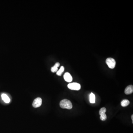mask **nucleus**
I'll list each match as a JSON object with an SVG mask.
<instances>
[{"label":"nucleus","instance_id":"39448f33","mask_svg":"<svg viewBox=\"0 0 133 133\" xmlns=\"http://www.w3.org/2000/svg\"><path fill=\"white\" fill-rule=\"evenodd\" d=\"M42 99L40 98H37L35 99L33 102V107L34 108H38L40 107L41 105L42 104Z\"/></svg>","mask_w":133,"mask_h":133},{"label":"nucleus","instance_id":"20e7f679","mask_svg":"<svg viewBox=\"0 0 133 133\" xmlns=\"http://www.w3.org/2000/svg\"><path fill=\"white\" fill-rule=\"evenodd\" d=\"M106 112V109L105 108L103 107L100 110L99 114L100 115L101 120L102 121H105L107 119V116L105 114Z\"/></svg>","mask_w":133,"mask_h":133},{"label":"nucleus","instance_id":"ddd939ff","mask_svg":"<svg viewBox=\"0 0 133 133\" xmlns=\"http://www.w3.org/2000/svg\"><path fill=\"white\" fill-rule=\"evenodd\" d=\"M131 118H132V123H133V115H132Z\"/></svg>","mask_w":133,"mask_h":133},{"label":"nucleus","instance_id":"7ed1b4c3","mask_svg":"<svg viewBox=\"0 0 133 133\" xmlns=\"http://www.w3.org/2000/svg\"><path fill=\"white\" fill-rule=\"evenodd\" d=\"M68 87L70 90H79L81 89V85L79 84L76 83H73L69 84Z\"/></svg>","mask_w":133,"mask_h":133},{"label":"nucleus","instance_id":"f257e3e1","mask_svg":"<svg viewBox=\"0 0 133 133\" xmlns=\"http://www.w3.org/2000/svg\"><path fill=\"white\" fill-rule=\"evenodd\" d=\"M60 107L63 109L71 110L72 108V105L71 101L67 99L62 100L60 103Z\"/></svg>","mask_w":133,"mask_h":133},{"label":"nucleus","instance_id":"0eeeda50","mask_svg":"<svg viewBox=\"0 0 133 133\" xmlns=\"http://www.w3.org/2000/svg\"><path fill=\"white\" fill-rule=\"evenodd\" d=\"M133 92V86L132 85H129L126 88L125 90V93L126 95L131 94Z\"/></svg>","mask_w":133,"mask_h":133},{"label":"nucleus","instance_id":"1a4fd4ad","mask_svg":"<svg viewBox=\"0 0 133 133\" xmlns=\"http://www.w3.org/2000/svg\"><path fill=\"white\" fill-rule=\"evenodd\" d=\"M60 65V64L59 63H56L55 65L53 66V67H51V72H55L57 71L58 68L59 67Z\"/></svg>","mask_w":133,"mask_h":133},{"label":"nucleus","instance_id":"9d476101","mask_svg":"<svg viewBox=\"0 0 133 133\" xmlns=\"http://www.w3.org/2000/svg\"><path fill=\"white\" fill-rule=\"evenodd\" d=\"M130 103V102L128 100L125 99L123 100L121 102V105L122 107H126L128 106Z\"/></svg>","mask_w":133,"mask_h":133},{"label":"nucleus","instance_id":"f03ea898","mask_svg":"<svg viewBox=\"0 0 133 133\" xmlns=\"http://www.w3.org/2000/svg\"><path fill=\"white\" fill-rule=\"evenodd\" d=\"M106 63L110 69H113L115 67L116 62L112 58H108L106 60Z\"/></svg>","mask_w":133,"mask_h":133},{"label":"nucleus","instance_id":"423d86ee","mask_svg":"<svg viewBox=\"0 0 133 133\" xmlns=\"http://www.w3.org/2000/svg\"><path fill=\"white\" fill-rule=\"evenodd\" d=\"M64 80L67 82L70 83L72 81V77L69 72H66L64 75Z\"/></svg>","mask_w":133,"mask_h":133},{"label":"nucleus","instance_id":"6e6552de","mask_svg":"<svg viewBox=\"0 0 133 133\" xmlns=\"http://www.w3.org/2000/svg\"><path fill=\"white\" fill-rule=\"evenodd\" d=\"M1 97H2V98L3 100L6 103H9L10 102V99L8 96V95H6V94H3L2 95V96H1Z\"/></svg>","mask_w":133,"mask_h":133},{"label":"nucleus","instance_id":"f8f14e48","mask_svg":"<svg viewBox=\"0 0 133 133\" xmlns=\"http://www.w3.org/2000/svg\"><path fill=\"white\" fill-rule=\"evenodd\" d=\"M64 71V68L63 66H62L59 70L57 72V75L58 76H61Z\"/></svg>","mask_w":133,"mask_h":133},{"label":"nucleus","instance_id":"9b49d317","mask_svg":"<svg viewBox=\"0 0 133 133\" xmlns=\"http://www.w3.org/2000/svg\"><path fill=\"white\" fill-rule=\"evenodd\" d=\"M90 101L92 103H95V95L93 93H91L90 95Z\"/></svg>","mask_w":133,"mask_h":133}]
</instances>
